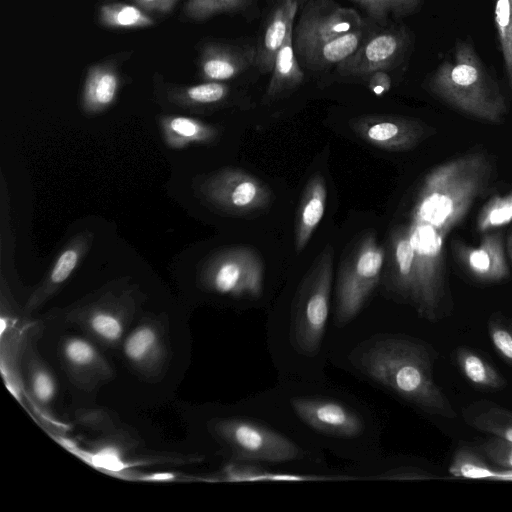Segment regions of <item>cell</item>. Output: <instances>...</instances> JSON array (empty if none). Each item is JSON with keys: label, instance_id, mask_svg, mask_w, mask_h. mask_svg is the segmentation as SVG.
<instances>
[{"label": "cell", "instance_id": "obj_4", "mask_svg": "<svg viewBox=\"0 0 512 512\" xmlns=\"http://www.w3.org/2000/svg\"><path fill=\"white\" fill-rule=\"evenodd\" d=\"M414 251L415 296L413 306L429 321L445 317L451 309L446 280L444 236L428 223L411 220L408 224Z\"/></svg>", "mask_w": 512, "mask_h": 512}, {"label": "cell", "instance_id": "obj_14", "mask_svg": "<svg viewBox=\"0 0 512 512\" xmlns=\"http://www.w3.org/2000/svg\"><path fill=\"white\" fill-rule=\"evenodd\" d=\"M94 341L81 336L62 339L59 354L69 380L79 389L91 391L114 376V370Z\"/></svg>", "mask_w": 512, "mask_h": 512}, {"label": "cell", "instance_id": "obj_31", "mask_svg": "<svg viewBox=\"0 0 512 512\" xmlns=\"http://www.w3.org/2000/svg\"><path fill=\"white\" fill-rule=\"evenodd\" d=\"M449 472L458 478L512 481V470L492 467L480 453L467 446L454 453Z\"/></svg>", "mask_w": 512, "mask_h": 512}, {"label": "cell", "instance_id": "obj_13", "mask_svg": "<svg viewBox=\"0 0 512 512\" xmlns=\"http://www.w3.org/2000/svg\"><path fill=\"white\" fill-rule=\"evenodd\" d=\"M349 125L365 142L394 152L411 150L432 134L425 123L396 115H364L352 119Z\"/></svg>", "mask_w": 512, "mask_h": 512}, {"label": "cell", "instance_id": "obj_3", "mask_svg": "<svg viewBox=\"0 0 512 512\" xmlns=\"http://www.w3.org/2000/svg\"><path fill=\"white\" fill-rule=\"evenodd\" d=\"M428 88L451 107L479 120L499 123L507 113L499 86L468 42L457 44L430 77Z\"/></svg>", "mask_w": 512, "mask_h": 512}, {"label": "cell", "instance_id": "obj_1", "mask_svg": "<svg viewBox=\"0 0 512 512\" xmlns=\"http://www.w3.org/2000/svg\"><path fill=\"white\" fill-rule=\"evenodd\" d=\"M432 350L410 337L374 339L359 348L357 364L371 379L421 410L448 419L457 417L433 376Z\"/></svg>", "mask_w": 512, "mask_h": 512}, {"label": "cell", "instance_id": "obj_9", "mask_svg": "<svg viewBox=\"0 0 512 512\" xmlns=\"http://www.w3.org/2000/svg\"><path fill=\"white\" fill-rule=\"evenodd\" d=\"M212 431L238 459L287 462L302 455L301 449L289 438L254 421L219 419L212 424Z\"/></svg>", "mask_w": 512, "mask_h": 512}, {"label": "cell", "instance_id": "obj_41", "mask_svg": "<svg viewBox=\"0 0 512 512\" xmlns=\"http://www.w3.org/2000/svg\"><path fill=\"white\" fill-rule=\"evenodd\" d=\"M368 79V87L377 96H382L391 88V77L385 70H378L370 74Z\"/></svg>", "mask_w": 512, "mask_h": 512}, {"label": "cell", "instance_id": "obj_19", "mask_svg": "<svg viewBox=\"0 0 512 512\" xmlns=\"http://www.w3.org/2000/svg\"><path fill=\"white\" fill-rule=\"evenodd\" d=\"M255 60L256 48L209 43L200 54V76L205 81L230 80L244 72Z\"/></svg>", "mask_w": 512, "mask_h": 512}, {"label": "cell", "instance_id": "obj_25", "mask_svg": "<svg viewBox=\"0 0 512 512\" xmlns=\"http://www.w3.org/2000/svg\"><path fill=\"white\" fill-rule=\"evenodd\" d=\"M270 82L267 86L264 103H269L299 86L304 74L298 64L293 46V26L276 54Z\"/></svg>", "mask_w": 512, "mask_h": 512}, {"label": "cell", "instance_id": "obj_36", "mask_svg": "<svg viewBox=\"0 0 512 512\" xmlns=\"http://www.w3.org/2000/svg\"><path fill=\"white\" fill-rule=\"evenodd\" d=\"M487 328L494 349L512 365V317L495 312L489 317Z\"/></svg>", "mask_w": 512, "mask_h": 512}, {"label": "cell", "instance_id": "obj_11", "mask_svg": "<svg viewBox=\"0 0 512 512\" xmlns=\"http://www.w3.org/2000/svg\"><path fill=\"white\" fill-rule=\"evenodd\" d=\"M361 26L362 20L356 10L340 6L333 0H310L294 31L295 53L303 59L316 47Z\"/></svg>", "mask_w": 512, "mask_h": 512}, {"label": "cell", "instance_id": "obj_23", "mask_svg": "<svg viewBox=\"0 0 512 512\" xmlns=\"http://www.w3.org/2000/svg\"><path fill=\"white\" fill-rule=\"evenodd\" d=\"M159 126L167 147L181 150L194 144H211L217 140V127L183 115H162Z\"/></svg>", "mask_w": 512, "mask_h": 512}, {"label": "cell", "instance_id": "obj_34", "mask_svg": "<svg viewBox=\"0 0 512 512\" xmlns=\"http://www.w3.org/2000/svg\"><path fill=\"white\" fill-rule=\"evenodd\" d=\"M494 21L508 84L512 91V0H496Z\"/></svg>", "mask_w": 512, "mask_h": 512}, {"label": "cell", "instance_id": "obj_38", "mask_svg": "<svg viewBox=\"0 0 512 512\" xmlns=\"http://www.w3.org/2000/svg\"><path fill=\"white\" fill-rule=\"evenodd\" d=\"M376 19H385L390 14L406 15L413 12L422 0H353Z\"/></svg>", "mask_w": 512, "mask_h": 512}, {"label": "cell", "instance_id": "obj_30", "mask_svg": "<svg viewBox=\"0 0 512 512\" xmlns=\"http://www.w3.org/2000/svg\"><path fill=\"white\" fill-rule=\"evenodd\" d=\"M362 41L363 31L359 28L316 47L302 61L311 70H324L350 57Z\"/></svg>", "mask_w": 512, "mask_h": 512}, {"label": "cell", "instance_id": "obj_5", "mask_svg": "<svg viewBox=\"0 0 512 512\" xmlns=\"http://www.w3.org/2000/svg\"><path fill=\"white\" fill-rule=\"evenodd\" d=\"M334 251L331 245L321 251L304 277L295 297L291 335L299 353H318L330 308Z\"/></svg>", "mask_w": 512, "mask_h": 512}, {"label": "cell", "instance_id": "obj_32", "mask_svg": "<svg viewBox=\"0 0 512 512\" xmlns=\"http://www.w3.org/2000/svg\"><path fill=\"white\" fill-rule=\"evenodd\" d=\"M99 22L109 28L132 29L145 28L154 24V20L137 5L125 3H107L99 9Z\"/></svg>", "mask_w": 512, "mask_h": 512}, {"label": "cell", "instance_id": "obj_37", "mask_svg": "<svg viewBox=\"0 0 512 512\" xmlns=\"http://www.w3.org/2000/svg\"><path fill=\"white\" fill-rule=\"evenodd\" d=\"M250 0H188L185 14L194 20H204L222 12H232L244 8Z\"/></svg>", "mask_w": 512, "mask_h": 512}, {"label": "cell", "instance_id": "obj_43", "mask_svg": "<svg viewBox=\"0 0 512 512\" xmlns=\"http://www.w3.org/2000/svg\"><path fill=\"white\" fill-rule=\"evenodd\" d=\"M507 253H508L509 260L512 263V233L509 236L508 241H507Z\"/></svg>", "mask_w": 512, "mask_h": 512}, {"label": "cell", "instance_id": "obj_35", "mask_svg": "<svg viewBox=\"0 0 512 512\" xmlns=\"http://www.w3.org/2000/svg\"><path fill=\"white\" fill-rule=\"evenodd\" d=\"M224 476L227 481H311L326 479V477L318 476L273 473L261 468L241 464L228 465L224 470Z\"/></svg>", "mask_w": 512, "mask_h": 512}, {"label": "cell", "instance_id": "obj_22", "mask_svg": "<svg viewBox=\"0 0 512 512\" xmlns=\"http://www.w3.org/2000/svg\"><path fill=\"white\" fill-rule=\"evenodd\" d=\"M121 86L117 67L111 62L98 63L87 70L81 97V107L92 116L108 109L116 100Z\"/></svg>", "mask_w": 512, "mask_h": 512}, {"label": "cell", "instance_id": "obj_20", "mask_svg": "<svg viewBox=\"0 0 512 512\" xmlns=\"http://www.w3.org/2000/svg\"><path fill=\"white\" fill-rule=\"evenodd\" d=\"M301 1L278 0L273 7L256 47L255 64L260 72L272 71L276 54L282 46L288 30L294 24Z\"/></svg>", "mask_w": 512, "mask_h": 512}, {"label": "cell", "instance_id": "obj_6", "mask_svg": "<svg viewBox=\"0 0 512 512\" xmlns=\"http://www.w3.org/2000/svg\"><path fill=\"white\" fill-rule=\"evenodd\" d=\"M141 302L136 287L103 289L89 300L69 309L68 323L80 328L91 340L106 348L122 343Z\"/></svg>", "mask_w": 512, "mask_h": 512}, {"label": "cell", "instance_id": "obj_39", "mask_svg": "<svg viewBox=\"0 0 512 512\" xmlns=\"http://www.w3.org/2000/svg\"><path fill=\"white\" fill-rule=\"evenodd\" d=\"M481 451L492 465L512 470V441L492 436L481 444Z\"/></svg>", "mask_w": 512, "mask_h": 512}, {"label": "cell", "instance_id": "obj_8", "mask_svg": "<svg viewBox=\"0 0 512 512\" xmlns=\"http://www.w3.org/2000/svg\"><path fill=\"white\" fill-rule=\"evenodd\" d=\"M264 266L259 254L244 246L212 255L200 272V283L209 291L233 297L258 298L263 291Z\"/></svg>", "mask_w": 512, "mask_h": 512}, {"label": "cell", "instance_id": "obj_7", "mask_svg": "<svg viewBox=\"0 0 512 512\" xmlns=\"http://www.w3.org/2000/svg\"><path fill=\"white\" fill-rule=\"evenodd\" d=\"M385 250L373 233L362 236L339 269L336 285L335 319L350 322L362 309L381 277Z\"/></svg>", "mask_w": 512, "mask_h": 512}, {"label": "cell", "instance_id": "obj_18", "mask_svg": "<svg viewBox=\"0 0 512 512\" xmlns=\"http://www.w3.org/2000/svg\"><path fill=\"white\" fill-rule=\"evenodd\" d=\"M94 233L82 231L71 238L56 257L46 277L29 296L24 311L32 313L54 297L91 248Z\"/></svg>", "mask_w": 512, "mask_h": 512}, {"label": "cell", "instance_id": "obj_27", "mask_svg": "<svg viewBox=\"0 0 512 512\" xmlns=\"http://www.w3.org/2000/svg\"><path fill=\"white\" fill-rule=\"evenodd\" d=\"M23 352L24 372L29 392L39 406L49 408L57 395V380L33 343L29 342Z\"/></svg>", "mask_w": 512, "mask_h": 512}, {"label": "cell", "instance_id": "obj_40", "mask_svg": "<svg viewBox=\"0 0 512 512\" xmlns=\"http://www.w3.org/2000/svg\"><path fill=\"white\" fill-rule=\"evenodd\" d=\"M76 420L79 425L98 432H111L115 429L112 416L104 409L78 410Z\"/></svg>", "mask_w": 512, "mask_h": 512}, {"label": "cell", "instance_id": "obj_16", "mask_svg": "<svg viewBox=\"0 0 512 512\" xmlns=\"http://www.w3.org/2000/svg\"><path fill=\"white\" fill-rule=\"evenodd\" d=\"M452 250L458 263L477 281L496 283L510 276L503 233L500 231L484 233L478 246L454 241Z\"/></svg>", "mask_w": 512, "mask_h": 512}, {"label": "cell", "instance_id": "obj_24", "mask_svg": "<svg viewBox=\"0 0 512 512\" xmlns=\"http://www.w3.org/2000/svg\"><path fill=\"white\" fill-rule=\"evenodd\" d=\"M327 190L320 174L307 182L300 201L295 225V250L300 253L320 223L326 206Z\"/></svg>", "mask_w": 512, "mask_h": 512}, {"label": "cell", "instance_id": "obj_33", "mask_svg": "<svg viewBox=\"0 0 512 512\" xmlns=\"http://www.w3.org/2000/svg\"><path fill=\"white\" fill-rule=\"evenodd\" d=\"M512 221V189L502 195L492 196L481 208L476 218L480 233L499 229Z\"/></svg>", "mask_w": 512, "mask_h": 512}, {"label": "cell", "instance_id": "obj_2", "mask_svg": "<svg viewBox=\"0 0 512 512\" xmlns=\"http://www.w3.org/2000/svg\"><path fill=\"white\" fill-rule=\"evenodd\" d=\"M494 175L491 158L482 151L450 159L427 173L420 184L410 219L430 224L446 236L487 192Z\"/></svg>", "mask_w": 512, "mask_h": 512}, {"label": "cell", "instance_id": "obj_10", "mask_svg": "<svg viewBox=\"0 0 512 512\" xmlns=\"http://www.w3.org/2000/svg\"><path fill=\"white\" fill-rule=\"evenodd\" d=\"M198 196L210 206L229 214H245L267 207L272 194L255 176L236 168H223L195 182Z\"/></svg>", "mask_w": 512, "mask_h": 512}, {"label": "cell", "instance_id": "obj_12", "mask_svg": "<svg viewBox=\"0 0 512 512\" xmlns=\"http://www.w3.org/2000/svg\"><path fill=\"white\" fill-rule=\"evenodd\" d=\"M123 355L138 374L146 379L159 378L170 357L167 321L160 316H144L124 337Z\"/></svg>", "mask_w": 512, "mask_h": 512}, {"label": "cell", "instance_id": "obj_17", "mask_svg": "<svg viewBox=\"0 0 512 512\" xmlns=\"http://www.w3.org/2000/svg\"><path fill=\"white\" fill-rule=\"evenodd\" d=\"M403 31H383L363 40L358 49L337 66L342 76H369L385 70L398 59L406 47Z\"/></svg>", "mask_w": 512, "mask_h": 512}, {"label": "cell", "instance_id": "obj_21", "mask_svg": "<svg viewBox=\"0 0 512 512\" xmlns=\"http://www.w3.org/2000/svg\"><path fill=\"white\" fill-rule=\"evenodd\" d=\"M389 288L413 304L415 296L414 251L408 225H398L390 233Z\"/></svg>", "mask_w": 512, "mask_h": 512}, {"label": "cell", "instance_id": "obj_42", "mask_svg": "<svg viewBox=\"0 0 512 512\" xmlns=\"http://www.w3.org/2000/svg\"><path fill=\"white\" fill-rule=\"evenodd\" d=\"M132 2L144 11L169 13L178 0H132Z\"/></svg>", "mask_w": 512, "mask_h": 512}, {"label": "cell", "instance_id": "obj_29", "mask_svg": "<svg viewBox=\"0 0 512 512\" xmlns=\"http://www.w3.org/2000/svg\"><path fill=\"white\" fill-rule=\"evenodd\" d=\"M454 356L460 372L473 386L484 390H500L506 386L505 378L479 352L460 346Z\"/></svg>", "mask_w": 512, "mask_h": 512}, {"label": "cell", "instance_id": "obj_28", "mask_svg": "<svg viewBox=\"0 0 512 512\" xmlns=\"http://www.w3.org/2000/svg\"><path fill=\"white\" fill-rule=\"evenodd\" d=\"M230 94L223 82L205 81L190 86H175L167 91V99L183 109L200 110L222 104Z\"/></svg>", "mask_w": 512, "mask_h": 512}, {"label": "cell", "instance_id": "obj_26", "mask_svg": "<svg viewBox=\"0 0 512 512\" xmlns=\"http://www.w3.org/2000/svg\"><path fill=\"white\" fill-rule=\"evenodd\" d=\"M463 418L472 428L512 441V411L481 399L471 402L463 409Z\"/></svg>", "mask_w": 512, "mask_h": 512}, {"label": "cell", "instance_id": "obj_15", "mask_svg": "<svg viewBox=\"0 0 512 512\" xmlns=\"http://www.w3.org/2000/svg\"><path fill=\"white\" fill-rule=\"evenodd\" d=\"M290 403L299 419L321 433L353 438L363 431L364 425L359 415L339 401L294 397Z\"/></svg>", "mask_w": 512, "mask_h": 512}]
</instances>
